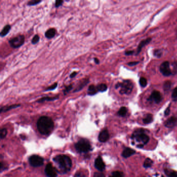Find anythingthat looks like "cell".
<instances>
[{
  "label": "cell",
  "instance_id": "6da1fadb",
  "mask_svg": "<svg viewBox=\"0 0 177 177\" xmlns=\"http://www.w3.org/2000/svg\"><path fill=\"white\" fill-rule=\"evenodd\" d=\"M37 127L41 134L48 135L54 129V122L52 118L48 116H43L37 121Z\"/></svg>",
  "mask_w": 177,
  "mask_h": 177
},
{
  "label": "cell",
  "instance_id": "7a4b0ae2",
  "mask_svg": "<svg viewBox=\"0 0 177 177\" xmlns=\"http://www.w3.org/2000/svg\"><path fill=\"white\" fill-rule=\"evenodd\" d=\"M54 162L57 164L59 169L63 173L69 172L72 167V161L69 157L65 155H59L54 157Z\"/></svg>",
  "mask_w": 177,
  "mask_h": 177
},
{
  "label": "cell",
  "instance_id": "3957f363",
  "mask_svg": "<svg viewBox=\"0 0 177 177\" xmlns=\"http://www.w3.org/2000/svg\"><path fill=\"white\" fill-rule=\"evenodd\" d=\"M120 88V93L121 95H129L134 88V84L130 80H124L122 83H118L115 85V88Z\"/></svg>",
  "mask_w": 177,
  "mask_h": 177
},
{
  "label": "cell",
  "instance_id": "277c9868",
  "mask_svg": "<svg viewBox=\"0 0 177 177\" xmlns=\"http://www.w3.org/2000/svg\"><path fill=\"white\" fill-rule=\"evenodd\" d=\"M133 139L139 143V145L138 146V147L139 148L143 147L144 145L148 143L150 140L149 137L144 133L143 130H141L135 131L133 134Z\"/></svg>",
  "mask_w": 177,
  "mask_h": 177
},
{
  "label": "cell",
  "instance_id": "5b68a950",
  "mask_svg": "<svg viewBox=\"0 0 177 177\" xmlns=\"http://www.w3.org/2000/svg\"><path fill=\"white\" fill-rule=\"evenodd\" d=\"M76 149L80 153H87L92 149V146L88 141L86 139H81L76 144Z\"/></svg>",
  "mask_w": 177,
  "mask_h": 177
},
{
  "label": "cell",
  "instance_id": "8992f818",
  "mask_svg": "<svg viewBox=\"0 0 177 177\" xmlns=\"http://www.w3.org/2000/svg\"><path fill=\"white\" fill-rule=\"evenodd\" d=\"M24 39L25 37L24 35H19L11 39L8 41V42H9V45L13 48H19L24 44Z\"/></svg>",
  "mask_w": 177,
  "mask_h": 177
},
{
  "label": "cell",
  "instance_id": "52a82bcc",
  "mask_svg": "<svg viewBox=\"0 0 177 177\" xmlns=\"http://www.w3.org/2000/svg\"><path fill=\"white\" fill-rule=\"evenodd\" d=\"M29 161L30 165L34 167L42 166L44 163V159L39 155H32L30 157Z\"/></svg>",
  "mask_w": 177,
  "mask_h": 177
},
{
  "label": "cell",
  "instance_id": "ba28073f",
  "mask_svg": "<svg viewBox=\"0 0 177 177\" xmlns=\"http://www.w3.org/2000/svg\"><path fill=\"white\" fill-rule=\"evenodd\" d=\"M160 71L161 73L165 76H169L172 75V70L170 69L169 63L168 61H164L161 64Z\"/></svg>",
  "mask_w": 177,
  "mask_h": 177
},
{
  "label": "cell",
  "instance_id": "9c48e42d",
  "mask_svg": "<svg viewBox=\"0 0 177 177\" xmlns=\"http://www.w3.org/2000/svg\"><path fill=\"white\" fill-rule=\"evenodd\" d=\"M162 96L161 92L159 91H154L148 98V100L155 103H159L162 101Z\"/></svg>",
  "mask_w": 177,
  "mask_h": 177
},
{
  "label": "cell",
  "instance_id": "30bf717a",
  "mask_svg": "<svg viewBox=\"0 0 177 177\" xmlns=\"http://www.w3.org/2000/svg\"><path fill=\"white\" fill-rule=\"evenodd\" d=\"M45 172L46 175L48 177H57V171L54 167L52 164H48L45 167Z\"/></svg>",
  "mask_w": 177,
  "mask_h": 177
},
{
  "label": "cell",
  "instance_id": "8fae6325",
  "mask_svg": "<svg viewBox=\"0 0 177 177\" xmlns=\"http://www.w3.org/2000/svg\"><path fill=\"white\" fill-rule=\"evenodd\" d=\"M95 166L97 169L99 170V171H101V172L105 170V163L103 162V160L101 157L98 156L95 159Z\"/></svg>",
  "mask_w": 177,
  "mask_h": 177
},
{
  "label": "cell",
  "instance_id": "7c38bea8",
  "mask_svg": "<svg viewBox=\"0 0 177 177\" xmlns=\"http://www.w3.org/2000/svg\"><path fill=\"white\" fill-rule=\"evenodd\" d=\"M177 123V117L175 116H172L165 122L164 125L166 127L168 128H172L175 127Z\"/></svg>",
  "mask_w": 177,
  "mask_h": 177
},
{
  "label": "cell",
  "instance_id": "4fadbf2b",
  "mask_svg": "<svg viewBox=\"0 0 177 177\" xmlns=\"http://www.w3.org/2000/svg\"><path fill=\"white\" fill-rule=\"evenodd\" d=\"M109 138V132L107 129L103 130L100 133L98 137V139L101 142H105L107 141Z\"/></svg>",
  "mask_w": 177,
  "mask_h": 177
},
{
  "label": "cell",
  "instance_id": "5bb4252c",
  "mask_svg": "<svg viewBox=\"0 0 177 177\" xmlns=\"http://www.w3.org/2000/svg\"><path fill=\"white\" fill-rule=\"evenodd\" d=\"M89 82V81L88 79H82V81L79 82V84H78L77 86L76 87V89L74 90V92H78L81 91L85 86H86L87 84H88Z\"/></svg>",
  "mask_w": 177,
  "mask_h": 177
},
{
  "label": "cell",
  "instance_id": "9a60e30c",
  "mask_svg": "<svg viewBox=\"0 0 177 177\" xmlns=\"http://www.w3.org/2000/svg\"><path fill=\"white\" fill-rule=\"evenodd\" d=\"M152 40L151 38H148V39H145L143 40L142 41H141V42L140 43V44H139L138 46V48L137 50L136 55H138L140 53V52L141 51L142 48L144 47V46L148 44Z\"/></svg>",
  "mask_w": 177,
  "mask_h": 177
},
{
  "label": "cell",
  "instance_id": "2e32d148",
  "mask_svg": "<svg viewBox=\"0 0 177 177\" xmlns=\"http://www.w3.org/2000/svg\"><path fill=\"white\" fill-rule=\"evenodd\" d=\"M135 153H136V151L134 150L129 148H126L122 153V156L124 158H128V157L134 155Z\"/></svg>",
  "mask_w": 177,
  "mask_h": 177
},
{
  "label": "cell",
  "instance_id": "e0dca14e",
  "mask_svg": "<svg viewBox=\"0 0 177 177\" xmlns=\"http://www.w3.org/2000/svg\"><path fill=\"white\" fill-rule=\"evenodd\" d=\"M56 33V31L55 28H50L46 31L45 35V37L47 39H52L55 37Z\"/></svg>",
  "mask_w": 177,
  "mask_h": 177
},
{
  "label": "cell",
  "instance_id": "ac0fdd59",
  "mask_svg": "<svg viewBox=\"0 0 177 177\" xmlns=\"http://www.w3.org/2000/svg\"><path fill=\"white\" fill-rule=\"evenodd\" d=\"M98 92L97 86L94 85H89L87 90V94L89 96H94Z\"/></svg>",
  "mask_w": 177,
  "mask_h": 177
},
{
  "label": "cell",
  "instance_id": "d6986e66",
  "mask_svg": "<svg viewBox=\"0 0 177 177\" xmlns=\"http://www.w3.org/2000/svg\"><path fill=\"white\" fill-rule=\"evenodd\" d=\"M59 98V96H56V97H42V98H40V99H39L38 100H37V102H39V103H42V102H43L45 101H54V100H55L58 99Z\"/></svg>",
  "mask_w": 177,
  "mask_h": 177
},
{
  "label": "cell",
  "instance_id": "ffe728a7",
  "mask_svg": "<svg viewBox=\"0 0 177 177\" xmlns=\"http://www.w3.org/2000/svg\"><path fill=\"white\" fill-rule=\"evenodd\" d=\"M20 106H21V105H13L1 107V112H5L11 110V109H15L19 107Z\"/></svg>",
  "mask_w": 177,
  "mask_h": 177
},
{
  "label": "cell",
  "instance_id": "44dd1931",
  "mask_svg": "<svg viewBox=\"0 0 177 177\" xmlns=\"http://www.w3.org/2000/svg\"><path fill=\"white\" fill-rule=\"evenodd\" d=\"M11 29V27L9 24H6L4 28H3L2 31L0 33V35L1 37H4L9 33L10 30Z\"/></svg>",
  "mask_w": 177,
  "mask_h": 177
},
{
  "label": "cell",
  "instance_id": "7402d4cb",
  "mask_svg": "<svg viewBox=\"0 0 177 177\" xmlns=\"http://www.w3.org/2000/svg\"><path fill=\"white\" fill-rule=\"evenodd\" d=\"M164 171L166 175L169 177H177V172L168 169H165Z\"/></svg>",
  "mask_w": 177,
  "mask_h": 177
},
{
  "label": "cell",
  "instance_id": "603a6c76",
  "mask_svg": "<svg viewBox=\"0 0 177 177\" xmlns=\"http://www.w3.org/2000/svg\"><path fill=\"white\" fill-rule=\"evenodd\" d=\"M153 120V115L151 114H148L143 119V122L146 124H148L151 123V122H152Z\"/></svg>",
  "mask_w": 177,
  "mask_h": 177
},
{
  "label": "cell",
  "instance_id": "cb8c5ba5",
  "mask_svg": "<svg viewBox=\"0 0 177 177\" xmlns=\"http://www.w3.org/2000/svg\"><path fill=\"white\" fill-rule=\"evenodd\" d=\"M97 88L98 89V92H105V91L107 90L108 87L107 85H106L105 84H100L99 85L97 86Z\"/></svg>",
  "mask_w": 177,
  "mask_h": 177
},
{
  "label": "cell",
  "instance_id": "d4e9b609",
  "mask_svg": "<svg viewBox=\"0 0 177 177\" xmlns=\"http://www.w3.org/2000/svg\"><path fill=\"white\" fill-rule=\"evenodd\" d=\"M127 112V108L125 107H123L121 108L119 111H118V115L119 116L124 117L126 115Z\"/></svg>",
  "mask_w": 177,
  "mask_h": 177
},
{
  "label": "cell",
  "instance_id": "484cf974",
  "mask_svg": "<svg viewBox=\"0 0 177 177\" xmlns=\"http://www.w3.org/2000/svg\"><path fill=\"white\" fill-rule=\"evenodd\" d=\"M152 164H153L152 160L151 159L148 158L144 161V163H143V166H144V168H149L150 167H151Z\"/></svg>",
  "mask_w": 177,
  "mask_h": 177
},
{
  "label": "cell",
  "instance_id": "4316f807",
  "mask_svg": "<svg viewBox=\"0 0 177 177\" xmlns=\"http://www.w3.org/2000/svg\"><path fill=\"white\" fill-rule=\"evenodd\" d=\"M172 87V82L170 81H166L164 84V90L165 92H168L169 91Z\"/></svg>",
  "mask_w": 177,
  "mask_h": 177
},
{
  "label": "cell",
  "instance_id": "83f0119b",
  "mask_svg": "<svg viewBox=\"0 0 177 177\" xmlns=\"http://www.w3.org/2000/svg\"><path fill=\"white\" fill-rule=\"evenodd\" d=\"M139 83L141 86L142 87H145L147 85V80L146 78H143V77H141L139 79Z\"/></svg>",
  "mask_w": 177,
  "mask_h": 177
},
{
  "label": "cell",
  "instance_id": "f1b7e54d",
  "mask_svg": "<svg viewBox=\"0 0 177 177\" xmlns=\"http://www.w3.org/2000/svg\"><path fill=\"white\" fill-rule=\"evenodd\" d=\"M7 134H8V131H7V130L5 128H3V129H1V131H0V137H1V139H4L6 136Z\"/></svg>",
  "mask_w": 177,
  "mask_h": 177
},
{
  "label": "cell",
  "instance_id": "f546056e",
  "mask_svg": "<svg viewBox=\"0 0 177 177\" xmlns=\"http://www.w3.org/2000/svg\"><path fill=\"white\" fill-rule=\"evenodd\" d=\"M42 2L41 0H32L30 1L29 2H28V6H34L36 5L37 4L40 3Z\"/></svg>",
  "mask_w": 177,
  "mask_h": 177
},
{
  "label": "cell",
  "instance_id": "4dcf8cb0",
  "mask_svg": "<svg viewBox=\"0 0 177 177\" xmlns=\"http://www.w3.org/2000/svg\"><path fill=\"white\" fill-rule=\"evenodd\" d=\"M172 99L174 101H177V87L173 90L172 95Z\"/></svg>",
  "mask_w": 177,
  "mask_h": 177
},
{
  "label": "cell",
  "instance_id": "1f68e13d",
  "mask_svg": "<svg viewBox=\"0 0 177 177\" xmlns=\"http://www.w3.org/2000/svg\"><path fill=\"white\" fill-rule=\"evenodd\" d=\"M153 54H154V55L155 57H156L157 58H160L162 55V52L160 50H155L153 52Z\"/></svg>",
  "mask_w": 177,
  "mask_h": 177
},
{
  "label": "cell",
  "instance_id": "d6a6232c",
  "mask_svg": "<svg viewBox=\"0 0 177 177\" xmlns=\"http://www.w3.org/2000/svg\"><path fill=\"white\" fill-rule=\"evenodd\" d=\"M39 40H40V37L39 35L36 34L33 37V38L32 39L31 43L32 44H36L37 43L39 42Z\"/></svg>",
  "mask_w": 177,
  "mask_h": 177
},
{
  "label": "cell",
  "instance_id": "836d02e7",
  "mask_svg": "<svg viewBox=\"0 0 177 177\" xmlns=\"http://www.w3.org/2000/svg\"><path fill=\"white\" fill-rule=\"evenodd\" d=\"M57 83H54V84H53V85L50 86H48L47 88L45 89L44 91L46 92V91H53V90H54L56 88V87H57Z\"/></svg>",
  "mask_w": 177,
  "mask_h": 177
},
{
  "label": "cell",
  "instance_id": "e575fe53",
  "mask_svg": "<svg viewBox=\"0 0 177 177\" xmlns=\"http://www.w3.org/2000/svg\"><path fill=\"white\" fill-rule=\"evenodd\" d=\"M72 88H73V85H72V84H70V85H68V86L66 87L65 89L63 90V93H64V95H66L67 94H68V92H69Z\"/></svg>",
  "mask_w": 177,
  "mask_h": 177
},
{
  "label": "cell",
  "instance_id": "d590c367",
  "mask_svg": "<svg viewBox=\"0 0 177 177\" xmlns=\"http://www.w3.org/2000/svg\"><path fill=\"white\" fill-rule=\"evenodd\" d=\"M109 177H123V174L121 172H112Z\"/></svg>",
  "mask_w": 177,
  "mask_h": 177
},
{
  "label": "cell",
  "instance_id": "8d00e7d4",
  "mask_svg": "<svg viewBox=\"0 0 177 177\" xmlns=\"http://www.w3.org/2000/svg\"><path fill=\"white\" fill-rule=\"evenodd\" d=\"M63 3V1L61 0H57L55 1V7L56 8H59L60 6L62 5Z\"/></svg>",
  "mask_w": 177,
  "mask_h": 177
},
{
  "label": "cell",
  "instance_id": "74e56055",
  "mask_svg": "<svg viewBox=\"0 0 177 177\" xmlns=\"http://www.w3.org/2000/svg\"><path fill=\"white\" fill-rule=\"evenodd\" d=\"M173 66V71L175 73H177V62H175L172 65Z\"/></svg>",
  "mask_w": 177,
  "mask_h": 177
},
{
  "label": "cell",
  "instance_id": "f35d334b",
  "mask_svg": "<svg viewBox=\"0 0 177 177\" xmlns=\"http://www.w3.org/2000/svg\"><path fill=\"white\" fill-rule=\"evenodd\" d=\"M139 63V61H133V62H130V63H128V65L129 66H133L138 65Z\"/></svg>",
  "mask_w": 177,
  "mask_h": 177
},
{
  "label": "cell",
  "instance_id": "ab89813d",
  "mask_svg": "<svg viewBox=\"0 0 177 177\" xmlns=\"http://www.w3.org/2000/svg\"><path fill=\"white\" fill-rule=\"evenodd\" d=\"M170 106H169L165 111V116L168 115L170 114Z\"/></svg>",
  "mask_w": 177,
  "mask_h": 177
},
{
  "label": "cell",
  "instance_id": "60d3db41",
  "mask_svg": "<svg viewBox=\"0 0 177 177\" xmlns=\"http://www.w3.org/2000/svg\"><path fill=\"white\" fill-rule=\"evenodd\" d=\"M94 177H105L103 173H95L94 174Z\"/></svg>",
  "mask_w": 177,
  "mask_h": 177
},
{
  "label": "cell",
  "instance_id": "b9f144b4",
  "mask_svg": "<svg viewBox=\"0 0 177 177\" xmlns=\"http://www.w3.org/2000/svg\"><path fill=\"white\" fill-rule=\"evenodd\" d=\"M134 53V51L128 50V51H127V52H126L125 53V54L127 56L131 55H133Z\"/></svg>",
  "mask_w": 177,
  "mask_h": 177
},
{
  "label": "cell",
  "instance_id": "7bdbcfd3",
  "mask_svg": "<svg viewBox=\"0 0 177 177\" xmlns=\"http://www.w3.org/2000/svg\"><path fill=\"white\" fill-rule=\"evenodd\" d=\"M74 177H85V176L82 173H77L74 175Z\"/></svg>",
  "mask_w": 177,
  "mask_h": 177
},
{
  "label": "cell",
  "instance_id": "ee69618b",
  "mask_svg": "<svg viewBox=\"0 0 177 177\" xmlns=\"http://www.w3.org/2000/svg\"><path fill=\"white\" fill-rule=\"evenodd\" d=\"M77 75V72H73V73H72L71 74H70V77L71 78H73L76 76Z\"/></svg>",
  "mask_w": 177,
  "mask_h": 177
},
{
  "label": "cell",
  "instance_id": "f6af8a7d",
  "mask_svg": "<svg viewBox=\"0 0 177 177\" xmlns=\"http://www.w3.org/2000/svg\"><path fill=\"white\" fill-rule=\"evenodd\" d=\"M94 61L95 63H96V64H99L100 61L98 59V58H94Z\"/></svg>",
  "mask_w": 177,
  "mask_h": 177
},
{
  "label": "cell",
  "instance_id": "bcb514c9",
  "mask_svg": "<svg viewBox=\"0 0 177 177\" xmlns=\"http://www.w3.org/2000/svg\"><path fill=\"white\" fill-rule=\"evenodd\" d=\"M162 177H163V176H162Z\"/></svg>",
  "mask_w": 177,
  "mask_h": 177
}]
</instances>
